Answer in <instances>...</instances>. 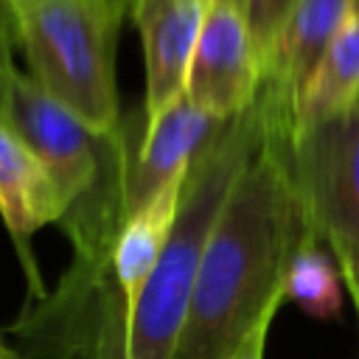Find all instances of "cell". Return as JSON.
<instances>
[{
	"label": "cell",
	"instance_id": "cell-1",
	"mask_svg": "<svg viewBox=\"0 0 359 359\" xmlns=\"http://www.w3.org/2000/svg\"><path fill=\"white\" fill-rule=\"evenodd\" d=\"M289 137L278 123L236 180L208 238L174 359H233L283 303L286 269L314 236L289 174Z\"/></svg>",
	"mask_w": 359,
	"mask_h": 359
},
{
	"label": "cell",
	"instance_id": "cell-2",
	"mask_svg": "<svg viewBox=\"0 0 359 359\" xmlns=\"http://www.w3.org/2000/svg\"><path fill=\"white\" fill-rule=\"evenodd\" d=\"M278 123L292 132L289 115L261 87L255 101L241 115L224 121L194 157L182 177L180 208L168 241L132 309L121 359H174L213 224L236 180Z\"/></svg>",
	"mask_w": 359,
	"mask_h": 359
},
{
	"label": "cell",
	"instance_id": "cell-3",
	"mask_svg": "<svg viewBox=\"0 0 359 359\" xmlns=\"http://www.w3.org/2000/svg\"><path fill=\"white\" fill-rule=\"evenodd\" d=\"M132 0H6L28 76L95 132L121 123L115 42Z\"/></svg>",
	"mask_w": 359,
	"mask_h": 359
},
{
	"label": "cell",
	"instance_id": "cell-4",
	"mask_svg": "<svg viewBox=\"0 0 359 359\" xmlns=\"http://www.w3.org/2000/svg\"><path fill=\"white\" fill-rule=\"evenodd\" d=\"M309 230L328 247L359 244V101L286 143Z\"/></svg>",
	"mask_w": 359,
	"mask_h": 359
},
{
	"label": "cell",
	"instance_id": "cell-5",
	"mask_svg": "<svg viewBox=\"0 0 359 359\" xmlns=\"http://www.w3.org/2000/svg\"><path fill=\"white\" fill-rule=\"evenodd\" d=\"M261 90V59L236 6L210 0L194 56L188 65L185 95L216 121L241 115Z\"/></svg>",
	"mask_w": 359,
	"mask_h": 359
},
{
	"label": "cell",
	"instance_id": "cell-6",
	"mask_svg": "<svg viewBox=\"0 0 359 359\" xmlns=\"http://www.w3.org/2000/svg\"><path fill=\"white\" fill-rule=\"evenodd\" d=\"M224 121L202 112L185 93L165 107L154 121H149L135 137L129 171H126V222L146 208L163 188L180 182L199 154V149L210 140V135Z\"/></svg>",
	"mask_w": 359,
	"mask_h": 359
},
{
	"label": "cell",
	"instance_id": "cell-7",
	"mask_svg": "<svg viewBox=\"0 0 359 359\" xmlns=\"http://www.w3.org/2000/svg\"><path fill=\"white\" fill-rule=\"evenodd\" d=\"M210 0H132L129 17L143 39L146 123L185 93L188 65Z\"/></svg>",
	"mask_w": 359,
	"mask_h": 359
},
{
	"label": "cell",
	"instance_id": "cell-8",
	"mask_svg": "<svg viewBox=\"0 0 359 359\" xmlns=\"http://www.w3.org/2000/svg\"><path fill=\"white\" fill-rule=\"evenodd\" d=\"M0 219L25 269L28 303H36L48 294V289L31 252V236L45 224H59L62 199L42 160L6 121H0Z\"/></svg>",
	"mask_w": 359,
	"mask_h": 359
},
{
	"label": "cell",
	"instance_id": "cell-9",
	"mask_svg": "<svg viewBox=\"0 0 359 359\" xmlns=\"http://www.w3.org/2000/svg\"><path fill=\"white\" fill-rule=\"evenodd\" d=\"M351 0H297L261 73V87L292 118L294 101L331 45Z\"/></svg>",
	"mask_w": 359,
	"mask_h": 359
},
{
	"label": "cell",
	"instance_id": "cell-10",
	"mask_svg": "<svg viewBox=\"0 0 359 359\" xmlns=\"http://www.w3.org/2000/svg\"><path fill=\"white\" fill-rule=\"evenodd\" d=\"M359 101V0H351L331 45L292 109V135L351 109Z\"/></svg>",
	"mask_w": 359,
	"mask_h": 359
},
{
	"label": "cell",
	"instance_id": "cell-11",
	"mask_svg": "<svg viewBox=\"0 0 359 359\" xmlns=\"http://www.w3.org/2000/svg\"><path fill=\"white\" fill-rule=\"evenodd\" d=\"M339 269L334 266L331 250L323 247V241L317 236H309L289 269H286V280H283V300L297 303L306 314L328 320L339 311L342 306V280H339Z\"/></svg>",
	"mask_w": 359,
	"mask_h": 359
},
{
	"label": "cell",
	"instance_id": "cell-12",
	"mask_svg": "<svg viewBox=\"0 0 359 359\" xmlns=\"http://www.w3.org/2000/svg\"><path fill=\"white\" fill-rule=\"evenodd\" d=\"M297 0H247V25H250V34H252V42H255V50H258V59H261V73H264V65L269 59V50L286 22V17L292 14Z\"/></svg>",
	"mask_w": 359,
	"mask_h": 359
},
{
	"label": "cell",
	"instance_id": "cell-13",
	"mask_svg": "<svg viewBox=\"0 0 359 359\" xmlns=\"http://www.w3.org/2000/svg\"><path fill=\"white\" fill-rule=\"evenodd\" d=\"M11 45H14V31H11V17L6 8V0H0V121L8 118V101H11V87L17 79V67L11 59Z\"/></svg>",
	"mask_w": 359,
	"mask_h": 359
},
{
	"label": "cell",
	"instance_id": "cell-14",
	"mask_svg": "<svg viewBox=\"0 0 359 359\" xmlns=\"http://www.w3.org/2000/svg\"><path fill=\"white\" fill-rule=\"evenodd\" d=\"M331 255L337 258V266H339V275L353 297V306H356V314H359V244H345V247H334Z\"/></svg>",
	"mask_w": 359,
	"mask_h": 359
},
{
	"label": "cell",
	"instance_id": "cell-15",
	"mask_svg": "<svg viewBox=\"0 0 359 359\" xmlns=\"http://www.w3.org/2000/svg\"><path fill=\"white\" fill-rule=\"evenodd\" d=\"M269 325H272V317L261 320L258 328L241 342V348L236 351L233 359H264V348H266V334H269Z\"/></svg>",
	"mask_w": 359,
	"mask_h": 359
},
{
	"label": "cell",
	"instance_id": "cell-16",
	"mask_svg": "<svg viewBox=\"0 0 359 359\" xmlns=\"http://www.w3.org/2000/svg\"><path fill=\"white\" fill-rule=\"evenodd\" d=\"M0 359H22V353H20L17 348H11L8 342L0 339Z\"/></svg>",
	"mask_w": 359,
	"mask_h": 359
},
{
	"label": "cell",
	"instance_id": "cell-17",
	"mask_svg": "<svg viewBox=\"0 0 359 359\" xmlns=\"http://www.w3.org/2000/svg\"><path fill=\"white\" fill-rule=\"evenodd\" d=\"M216 3H227V6H236V8L247 11V0H216Z\"/></svg>",
	"mask_w": 359,
	"mask_h": 359
}]
</instances>
